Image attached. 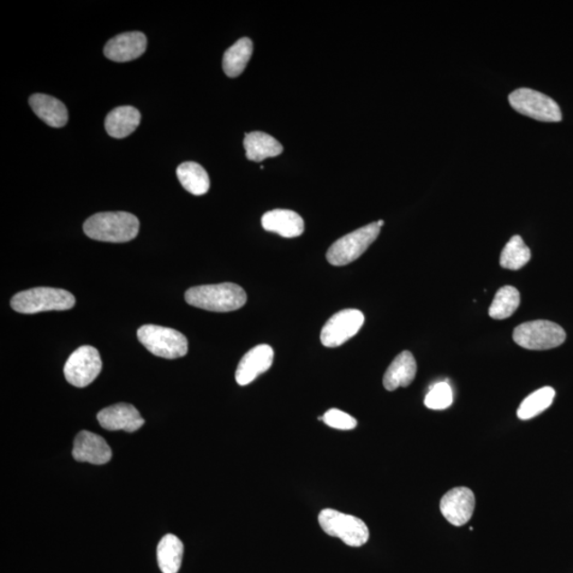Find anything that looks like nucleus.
<instances>
[{"label": "nucleus", "mask_w": 573, "mask_h": 573, "mask_svg": "<svg viewBox=\"0 0 573 573\" xmlns=\"http://www.w3.org/2000/svg\"><path fill=\"white\" fill-rule=\"evenodd\" d=\"M243 145L246 148L247 159L253 162H261L268 158L278 157L284 151L282 143L271 135L259 132V131L246 133Z\"/></svg>", "instance_id": "aec40b11"}, {"label": "nucleus", "mask_w": 573, "mask_h": 573, "mask_svg": "<svg viewBox=\"0 0 573 573\" xmlns=\"http://www.w3.org/2000/svg\"><path fill=\"white\" fill-rule=\"evenodd\" d=\"M262 228L268 232H277L285 238L301 236L305 224L300 214L289 210H274L268 212L261 218Z\"/></svg>", "instance_id": "dca6fc26"}, {"label": "nucleus", "mask_w": 573, "mask_h": 573, "mask_svg": "<svg viewBox=\"0 0 573 573\" xmlns=\"http://www.w3.org/2000/svg\"><path fill=\"white\" fill-rule=\"evenodd\" d=\"M147 50L146 35L139 32H127L113 38L105 47V55L112 61L124 63L133 61Z\"/></svg>", "instance_id": "4468645a"}, {"label": "nucleus", "mask_w": 573, "mask_h": 573, "mask_svg": "<svg viewBox=\"0 0 573 573\" xmlns=\"http://www.w3.org/2000/svg\"><path fill=\"white\" fill-rule=\"evenodd\" d=\"M417 372L415 358L408 350L403 351L387 368L384 376V386L387 391L408 387L414 382Z\"/></svg>", "instance_id": "f3484780"}, {"label": "nucleus", "mask_w": 573, "mask_h": 573, "mask_svg": "<svg viewBox=\"0 0 573 573\" xmlns=\"http://www.w3.org/2000/svg\"><path fill=\"white\" fill-rule=\"evenodd\" d=\"M101 427L109 432L123 430L127 432H135L145 423L139 410L129 404H116L101 410L97 414Z\"/></svg>", "instance_id": "f8f14e48"}, {"label": "nucleus", "mask_w": 573, "mask_h": 573, "mask_svg": "<svg viewBox=\"0 0 573 573\" xmlns=\"http://www.w3.org/2000/svg\"><path fill=\"white\" fill-rule=\"evenodd\" d=\"M513 109L521 114L545 123L562 121L559 105L548 96L530 88H519L509 96Z\"/></svg>", "instance_id": "6e6552de"}, {"label": "nucleus", "mask_w": 573, "mask_h": 573, "mask_svg": "<svg viewBox=\"0 0 573 573\" xmlns=\"http://www.w3.org/2000/svg\"><path fill=\"white\" fill-rule=\"evenodd\" d=\"M377 224H378V225L380 226V228H381V226L385 224V221H384V220H379V221H378V223H377Z\"/></svg>", "instance_id": "c85d7f7f"}, {"label": "nucleus", "mask_w": 573, "mask_h": 573, "mask_svg": "<svg viewBox=\"0 0 573 573\" xmlns=\"http://www.w3.org/2000/svg\"><path fill=\"white\" fill-rule=\"evenodd\" d=\"M140 342L158 357L177 359L188 351V341L183 333L172 328L159 325H143L137 331Z\"/></svg>", "instance_id": "20e7f679"}, {"label": "nucleus", "mask_w": 573, "mask_h": 573, "mask_svg": "<svg viewBox=\"0 0 573 573\" xmlns=\"http://www.w3.org/2000/svg\"><path fill=\"white\" fill-rule=\"evenodd\" d=\"M76 298L70 292L63 289L39 286V288L22 291L12 297L11 307L16 313L34 314L43 312H62L75 306Z\"/></svg>", "instance_id": "7ed1b4c3"}, {"label": "nucleus", "mask_w": 573, "mask_h": 573, "mask_svg": "<svg viewBox=\"0 0 573 573\" xmlns=\"http://www.w3.org/2000/svg\"><path fill=\"white\" fill-rule=\"evenodd\" d=\"M83 231L94 241L113 243L128 242L139 235L140 221L130 213H99L86 221Z\"/></svg>", "instance_id": "f257e3e1"}, {"label": "nucleus", "mask_w": 573, "mask_h": 573, "mask_svg": "<svg viewBox=\"0 0 573 573\" xmlns=\"http://www.w3.org/2000/svg\"><path fill=\"white\" fill-rule=\"evenodd\" d=\"M513 339L525 350H546L562 345L566 332L563 327L551 321L536 320L517 326L513 332Z\"/></svg>", "instance_id": "423d86ee"}, {"label": "nucleus", "mask_w": 573, "mask_h": 573, "mask_svg": "<svg viewBox=\"0 0 573 573\" xmlns=\"http://www.w3.org/2000/svg\"><path fill=\"white\" fill-rule=\"evenodd\" d=\"M274 351L270 345L260 344L255 346L243 356L238 364L236 381L239 386H248L259 375L264 374L272 367Z\"/></svg>", "instance_id": "ddd939ff"}, {"label": "nucleus", "mask_w": 573, "mask_h": 573, "mask_svg": "<svg viewBox=\"0 0 573 573\" xmlns=\"http://www.w3.org/2000/svg\"><path fill=\"white\" fill-rule=\"evenodd\" d=\"M452 399L450 386L447 382H439L430 389L425 398V405L428 409L444 410L450 407Z\"/></svg>", "instance_id": "bb28decb"}, {"label": "nucleus", "mask_w": 573, "mask_h": 573, "mask_svg": "<svg viewBox=\"0 0 573 573\" xmlns=\"http://www.w3.org/2000/svg\"><path fill=\"white\" fill-rule=\"evenodd\" d=\"M184 545L178 537L167 534L158 546V562L163 573H177L181 568Z\"/></svg>", "instance_id": "412c9836"}, {"label": "nucleus", "mask_w": 573, "mask_h": 573, "mask_svg": "<svg viewBox=\"0 0 573 573\" xmlns=\"http://www.w3.org/2000/svg\"><path fill=\"white\" fill-rule=\"evenodd\" d=\"M554 397L555 391L551 387H544L535 391L524 399L521 407L517 410L518 419L528 421L540 415L542 412L550 407Z\"/></svg>", "instance_id": "393cba45"}, {"label": "nucleus", "mask_w": 573, "mask_h": 573, "mask_svg": "<svg viewBox=\"0 0 573 573\" xmlns=\"http://www.w3.org/2000/svg\"><path fill=\"white\" fill-rule=\"evenodd\" d=\"M190 306L214 313H230L247 303V294L241 286L232 283L194 286L185 294Z\"/></svg>", "instance_id": "f03ea898"}, {"label": "nucleus", "mask_w": 573, "mask_h": 573, "mask_svg": "<svg viewBox=\"0 0 573 573\" xmlns=\"http://www.w3.org/2000/svg\"><path fill=\"white\" fill-rule=\"evenodd\" d=\"M521 304V295L515 286H505L494 297L488 314L494 320H505L514 314Z\"/></svg>", "instance_id": "b1692460"}, {"label": "nucleus", "mask_w": 573, "mask_h": 573, "mask_svg": "<svg viewBox=\"0 0 573 573\" xmlns=\"http://www.w3.org/2000/svg\"><path fill=\"white\" fill-rule=\"evenodd\" d=\"M380 229L377 223H375L340 238L327 250L328 262L332 266L341 267L357 260L377 239Z\"/></svg>", "instance_id": "0eeeda50"}, {"label": "nucleus", "mask_w": 573, "mask_h": 573, "mask_svg": "<svg viewBox=\"0 0 573 573\" xmlns=\"http://www.w3.org/2000/svg\"><path fill=\"white\" fill-rule=\"evenodd\" d=\"M327 426L339 430H353L357 427V421L345 412L338 409H331L326 414L319 417Z\"/></svg>", "instance_id": "cd10ccee"}, {"label": "nucleus", "mask_w": 573, "mask_h": 573, "mask_svg": "<svg viewBox=\"0 0 573 573\" xmlns=\"http://www.w3.org/2000/svg\"><path fill=\"white\" fill-rule=\"evenodd\" d=\"M177 176L182 186L195 196L205 195L211 187L210 177L203 167L194 162L177 167Z\"/></svg>", "instance_id": "4be33fe9"}, {"label": "nucleus", "mask_w": 573, "mask_h": 573, "mask_svg": "<svg viewBox=\"0 0 573 573\" xmlns=\"http://www.w3.org/2000/svg\"><path fill=\"white\" fill-rule=\"evenodd\" d=\"M364 324V314L358 309H344L333 314L322 328L321 342L326 348H338L356 336Z\"/></svg>", "instance_id": "9d476101"}, {"label": "nucleus", "mask_w": 573, "mask_h": 573, "mask_svg": "<svg viewBox=\"0 0 573 573\" xmlns=\"http://www.w3.org/2000/svg\"><path fill=\"white\" fill-rule=\"evenodd\" d=\"M319 523L322 530L330 536L338 537L345 545L361 547L369 539V531L366 523L353 515L324 509L319 514Z\"/></svg>", "instance_id": "39448f33"}, {"label": "nucleus", "mask_w": 573, "mask_h": 573, "mask_svg": "<svg viewBox=\"0 0 573 573\" xmlns=\"http://www.w3.org/2000/svg\"><path fill=\"white\" fill-rule=\"evenodd\" d=\"M73 456L77 462L104 465L110 462L112 450L104 438L85 430L77 434Z\"/></svg>", "instance_id": "2eb2a0df"}, {"label": "nucleus", "mask_w": 573, "mask_h": 573, "mask_svg": "<svg viewBox=\"0 0 573 573\" xmlns=\"http://www.w3.org/2000/svg\"><path fill=\"white\" fill-rule=\"evenodd\" d=\"M531 259V250L525 246L521 236H513L505 244L500 255V266L509 270L516 271L522 268Z\"/></svg>", "instance_id": "a878e982"}, {"label": "nucleus", "mask_w": 573, "mask_h": 573, "mask_svg": "<svg viewBox=\"0 0 573 573\" xmlns=\"http://www.w3.org/2000/svg\"><path fill=\"white\" fill-rule=\"evenodd\" d=\"M35 115L53 128H62L68 122L67 106L57 98L44 94L32 95L29 99Z\"/></svg>", "instance_id": "a211bd4d"}, {"label": "nucleus", "mask_w": 573, "mask_h": 573, "mask_svg": "<svg viewBox=\"0 0 573 573\" xmlns=\"http://www.w3.org/2000/svg\"><path fill=\"white\" fill-rule=\"evenodd\" d=\"M476 506L475 494L468 487H456L441 499L440 509L446 521L462 527L473 517Z\"/></svg>", "instance_id": "9b49d317"}, {"label": "nucleus", "mask_w": 573, "mask_h": 573, "mask_svg": "<svg viewBox=\"0 0 573 573\" xmlns=\"http://www.w3.org/2000/svg\"><path fill=\"white\" fill-rule=\"evenodd\" d=\"M141 115L133 106H118L105 118V130L110 136L122 140L139 128Z\"/></svg>", "instance_id": "6ab92c4d"}, {"label": "nucleus", "mask_w": 573, "mask_h": 573, "mask_svg": "<svg viewBox=\"0 0 573 573\" xmlns=\"http://www.w3.org/2000/svg\"><path fill=\"white\" fill-rule=\"evenodd\" d=\"M103 368L100 354L91 345L81 346L71 354L65 364V378L77 387H86L98 377Z\"/></svg>", "instance_id": "1a4fd4ad"}, {"label": "nucleus", "mask_w": 573, "mask_h": 573, "mask_svg": "<svg viewBox=\"0 0 573 573\" xmlns=\"http://www.w3.org/2000/svg\"><path fill=\"white\" fill-rule=\"evenodd\" d=\"M253 53V43L249 38H242L225 51L223 70L226 76L236 77L243 73Z\"/></svg>", "instance_id": "5701e85b"}]
</instances>
